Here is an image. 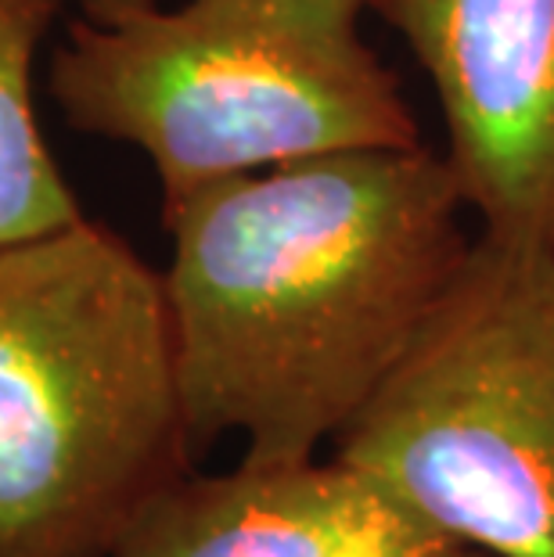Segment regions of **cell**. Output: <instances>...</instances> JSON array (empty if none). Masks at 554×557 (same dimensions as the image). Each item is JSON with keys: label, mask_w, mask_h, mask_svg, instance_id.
Here are the masks:
<instances>
[{"label": "cell", "mask_w": 554, "mask_h": 557, "mask_svg": "<svg viewBox=\"0 0 554 557\" xmlns=\"http://www.w3.org/2000/svg\"><path fill=\"white\" fill-rule=\"evenodd\" d=\"M112 557H479L410 515L360 468L332 457L238 460L167 485Z\"/></svg>", "instance_id": "obj_6"}, {"label": "cell", "mask_w": 554, "mask_h": 557, "mask_svg": "<svg viewBox=\"0 0 554 557\" xmlns=\"http://www.w3.org/2000/svg\"><path fill=\"white\" fill-rule=\"evenodd\" d=\"M76 0H0V248L87 216L37 112V58Z\"/></svg>", "instance_id": "obj_7"}, {"label": "cell", "mask_w": 554, "mask_h": 557, "mask_svg": "<svg viewBox=\"0 0 554 557\" xmlns=\"http://www.w3.org/2000/svg\"><path fill=\"white\" fill-rule=\"evenodd\" d=\"M461 184L432 148L335 151L162 201V270L195 460L321 457L465 263Z\"/></svg>", "instance_id": "obj_1"}, {"label": "cell", "mask_w": 554, "mask_h": 557, "mask_svg": "<svg viewBox=\"0 0 554 557\" xmlns=\"http://www.w3.org/2000/svg\"><path fill=\"white\" fill-rule=\"evenodd\" d=\"M187 471L162 270L90 216L0 248V557H112Z\"/></svg>", "instance_id": "obj_2"}, {"label": "cell", "mask_w": 554, "mask_h": 557, "mask_svg": "<svg viewBox=\"0 0 554 557\" xmlns=\"http://www.w3.org/2000/svg\"><path fill=\"white\" fill-rule=\"evenodd\" d=\"M418 58L479 231L554 245V0H364Z\"/></svg>", "instance_id": "obj_5"}, {"label": "cell", "mask_w": 554, "mask_h": 557, "mask_svg": "<svg viewBox=\"0 0 554 557\" xmlns=\"http://www.w3.org/2000/svg\"><path fill=\"white\" fill-rule=\"evenodd\" d=\"M364 0H76L47 58L69 129L137 148L173 201L335 151L418 148Z\"/></svg>", "instance_id": "obj_3"}, {"label": "cell", "mask_w": 554, "mask_h": 557, "mask_svg": "<svg viewBox=\"0 0 554 557\" xmlns=\"http://www.w3.org/2000/svg\"><path fill=\"white\" fill-rule=\"evenodd\" d=\"M332 454L479 557H554V245L479 231Z\"/></svg>", "instance_id": "obj_4"}]
</instances>
